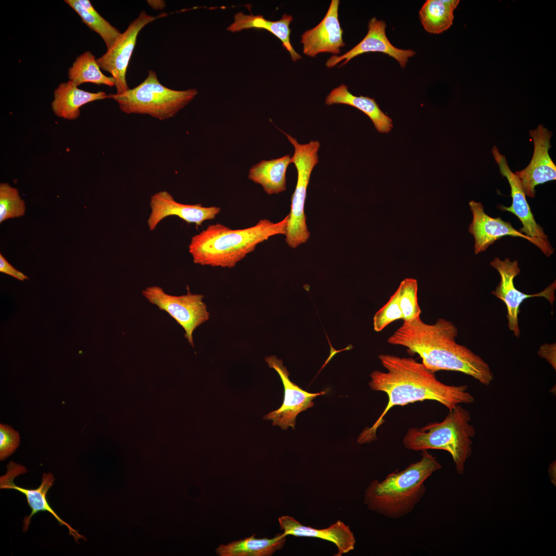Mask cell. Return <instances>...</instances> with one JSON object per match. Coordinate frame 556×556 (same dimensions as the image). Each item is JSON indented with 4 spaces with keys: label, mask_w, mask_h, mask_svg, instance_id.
<instances>
[{
    "label": "cell",
    "mask_w": 556,
    "mask_h": 556,
    "mask_svg": "<svg viewBox=\"0 0 556 556\" xmlns=\"http://www.w3.org/2000/svg\"><path fill=\"white\" fill-rule=\"evenodd\" d=\"M378 357L387 372L373 371L369 385L372 390L386 393L388 402L372 426L367 427L359 435L357 438L359 444L369 443L377 439V429L384 423L386 414L394 406L429 400L441 403L449 411L457 405L475 402L467 385H448L441 382L435 372L412 357L390 354H380Z\"/></svg>",
    "instance_id": "1"
},
{
    "label": "cell",
    "mask_w": 556,
    "mask_h": 556,
    "mask_svg": "<svg viewBox=\"0 0 556 556\" xmlns=\"http://www.w3.org/2000/svg\"><path fill=\"white\" fill-rule=\"evenodd\" d=\"M457 335L458 329L451 321L440 318L429 324L418 317L404 321L387 341L418 354L422 363L435 373L441 370L460 372L483 385H490L494 376L489 365L466 346L458 344Z\"/></svg>",
    "instance_id": "2"
},
{
    "label": "cell",
    "mask_w": 556,
    "mask_h": 556,
    "mask_svg": "<svg viewBox=\"0 0 556 556\" xmlns=\"http://www.w3.org/2000/svg\"><path fill=\"white\" fill-rule=\"evenodd\" d=\"M288 220L289 214L275 223L264 219L242 229L211 224L192 237L189 252L195 264L232 268L259 244L274 235H286Z\"/></svg>",
    "instance_id": "3"
},
{
    "label": "cell",
    "mask_w": 556,
    "mask_h": 556,
    "mask_svg": "<svg viewBox=\"0 0 556 556\" xmlns=\"http://www.w3.org/2000/svg\"><path fill=\"white\" fill-rule=\"evenodd\" d=\"M421 455L419 461L404 470L392 472L381 481L375 479L370 483L363 498L369 510L394 519L413 511L426 493L425 481L442 468L427 450H422Z\"/></svg>",
    "instance_id": "4"
},
{
    "label": "cell",
    "mask_w": 556,
    "mask_h": 556,
    "mask_svg": "<svg viewBox=\"0 0 556 556\" xmlns=\"http://www.w3.org/2000/svg\"><path fill=\"white\" fill-rule=\"evenodd\" d=\"M470 412L457 405L441 422L429 423L422 428L408 429L403 440L408 449L422 451L441 449L452 457L458 474H462L465 464L472 453V439L476 430L470 423Z\"/></svg>",
    "instance_id": "5"
},
{
    "label": "cell",
    "mask_w": 556,
    "mask_h": 556,
    "mask_svg": "<svg viewBox=\"0 0 556 556\" xmlns=\"http://www.w3.org/2000/svg\"><path fill=\"white\" fill-rule=\"evenodd\" d=\"M198 90L179 91L168 88L159 81L157 74L149 71L140 84L121 94L108 95L126 114H147L163 120L174 116L197 95Z\"/></svg>",
    "instance_id": "6"
},
{
    "label": "cell",
    "mask_w": 556,
    "mask_h": 556,
    "mask_svg": "<svg viewBox=\"0 0 556 556\" xmlns=\"http://www.w3.org/2000/svg\"><path fill=\"white\" fill-rule=\"evenodd\" d=\"M282 132L294 148L290 163L294 164L298 173L297 185L291 197V210L285 235L287 245L291 248H296L305 243L310 236L306 223L304 207L311 173L315 166L319 162L318 152L320 144L318 141H311L307 144H301L295 138Z\"/></svg>",
    "instance_id": "7"
},
{
    "label": "cell",
    "mask_w": 556,
    "mask_h": 556,
    "mask_svg": "<svg viewBox=\"0 0 556 556\" xmlns=\"http://www.w3.org/2000/svg\"><path fill=\"white\" fill-rule=\"evenodd\" d=\"M186 294L170 295L157 286L146 288L143 295L160 310L167 312L185 331L184 337L194 347L193 334L201 324L210 318V313L203 301L204 296L193 294L187 288Z\"/></svg>",
    "instance_id": "8"
},
{
    "label": "cell",
    "mask_w": 556,
    "mask_h": 556,
    "mask_svg": "<svg viewBox=\"0 0 556 556\" xmlns=\"http://www.w3.org/2000/svg\"><path fill=\"white\" fill-rule=\"evenodd\" d=\"M166 15L167 13L163 12L153 16L142 11L113 45L97 59L100 68L110 73L113 78L116 94L123 93L129 89L126 72L139 32L148 24Z\"/></svg>",
    "instance_id": "9"
},
{
    "label": "cell",
    "mask_w": 556,
    "mask_h": 556,
    "mask_svg": "<svg viewBox=\"0 0 556 556\" xmlns=\"http://www.w3.org/2000/svg\"><path fill=\"white\" fill-rule=\"evenodd\" d=\"M492 153L498 165L500 173L508 181L512 199L510 206L501 205L498 207L502 211L512 213L517 216L523 225L519 231L531 238L533 244L546 256L549 257L554 252V249L548 241L543 228L536 222L518 178L511 171L506 157L499 152L496 146H494L492 148Z\"/></svg>",
    "instance_id": "10"
},
{
    "label": "cell",
    "mask_w": 556,
    "mask_h": 556,
    "mask_svg": "<svg viewBox=\"0 0 556 556\" xmlns=\"http://www.w3.org/2000/svg\"><path fill=\"white\" fill-rule=\"evenodd\" d=\"M490 265L498 271L500 277L499 283L492 293L506 305L509 329L518 338L520 334L518 325L520 305L526 299L533 297H544L552 305L555 300V281L541 292L526 294L518 290L514 286V279L520 271L516 260L512 262L509 258H506L502 260L496 257Z\"/></svg>",
    "instance_id": "11"
},
{
    "label": "cell",
    "mask_w": 556,
    "mask_h": 556,
    "mask_svg": "<svg viewBox=\"0 0 556 556\" xmlns=\"http://www.w3.org/2000/svg\"><path fill=\"white\" fill-rule=\"evenodd\" d=\"M265 360L269 367L274 369L281 377L284 388V396L282 406L266 414L264 419L271 420L273 425L279 426L284 430L289 427L294 429L298 414L313 407L312 400L317 396L326 393V391L318 393L306 391L289 379V373L283 365L281 359L272 355L266 357Z\"/></svg>",
    "instance_id": "12"
},
{
    "label": "cell",
    "mask_w": 556,
    "mask_h": 556,
    "mask_svg": "<svg viewBox=\"0 0 556 556\" xmlns=\"http://www.w3.org/2000/svg\"><path fill=\"white\" fill-rule=\"evenodd\" d=\"M7 473L0 477V488L15 490L24 494L26 497L27 503L31 509L30 514L26 516L23 519V531L26 532L28 529L30 519L34 515L40 511H47L57 519L60 526L64 525L67 527L69 530V534L73 536L76 542L79 544L78 540L80 538L86 541L85 536L80 534L77 530H74L69 524L63 520L48 502L46 494L54 484L55 481V478L51 473L48 472L43 474L41 483L38 488L28 489L17 486L14 482V479L16 476L27 472L24 466L10 461L7 465Z\"/></svg>",
    "instance_id": "13"
},
{
    "label": "cell",
    "mask_w": 556,
    "mask_h": 556,
    "mask_svg": "<svg viewBox=\"0 0 556 556\" xmlns=\"http://www.w3.org/2000/svg\"><path fill=\"white\" fill-rule=\"evenodd\" d=\"M529 133L534 144L532 158L525 168L515 174L525 195L534 198L536 185L555 180L556 166L549 154L552 133L541 125L536 129L530 130Z\"/></svg>",
    "instance_id": "14"
},
{
    "label": "cell",
    "mask_w": 556,
    "mask_h": 556,
    "mask_svg": "<svg viewBox=\"0 0 556 556\" xmlns=\"http://www.w3.org/2000/svg\"><path fill=\"white\" fill-rule=\"evenodd\" d=\"M386 24L375 17L368 22V31L364 38L351 50L341 56L334 55L326 62L328 68H331L342 60L339 66L346 64L353 58L368 52H380L388 55L395 59L402 68H405L408 59L413 57L415 51L411 49L398 48L390 42L386 33Z\"/></svg>",
    "instance_id": "15"
},
{
    "label": "cell",
    "mask_w": 556,
    "mask_h": 556,
    "mask_svg": "<svg viewBox=\"0 0 556 556\" xmlns=\"http://www.w3.org/2000/svg\"><path fill=\"white\" fill-rule=\"evenodd\" d=\"M151 213L147 220L150 231L154 230L160 221L169 216H177L188 223L201 225L207 220L213 219L221 211L217 206H203L200 204H185L176 201L167 191L158 192L150 198Z\"/></svg>",
    "instance_id": "16"
},
{
    "label": "cell",
    "mask_w": 556,
    "mask_h": 556,
    "mask_svg": "<svg viewBox=\"0 0 556 556\" xmlns=\"http://www.w3.org/2000/svg\"><path fill=\"white\" fill-rule=\"evenodd\" d=\"M340 1L332 0L326 14L314 28L301 36L303 53L315 57L321 53L339 54L340 48L345 45L343 41V30L338 19Z\"/></svg>",
    "instance_id": "17"
},
{
    "label": "cell",
    "mask_w": 556,
    "mask_h": 556,
    "mask_svg": "<svg viewBox=\"0 0 556 556\" xmlns=\"http://www.w3.org/2000/svg\"><path fill=\"white\" fill-rule=\"evenodd\" d=\"M469 205L473 219L468 231L475 239V254L485 251L490 245L505 236L522 237L533 244L531 238L514 229L509 221L487 215L481 202L471 200Z\"/></svg>",
    "instance_id": "18"
},
{
    "label": "cell",
    "mask_w": 556,
    "mask_h": 556,
    "mask_svg": "<svg viewBox=\"0 0 556 556\" xmlns=\"http://www.w3.org/2000/svg\"><path fill=\"white\" fill-rule=\"evenodd\" d=\"M278 520L280 529L286 536L318 538L333 543L337 548L336 556H341L354 549L356 543L354 535L350 526L341 520H337L323 529L306 526L288 515L281 516Z\"/></svg>",
    "instance_id": "19"
},
{
    "label": "cell",
    "mask_w": 556,
    "mask_h": 556,
    "mask_svg": "<svg viewBox=\"0 0 556 556\" xmlns=\"http://www.w3.org/2000/svg\"><path fill=\"white\" fill-rule=\"evenodd\" d=\"M108 98L105 92H90L81 90L68 80L60 83L54 92L51 109L59 117L74 120L79 117L80 108L84 105Z\"/></svg>",
    "instance_id": "20"
},
{
    "label": "cell",
    "mask_w": 556,
    "mask_h": 556,
    "mask_svg": "<svg viewBox=\"0 0 556 556\" xmlns=\"http://www.w3.org/2000/svg\"><path fill=\"white\" fill-rule=\"evenodd\" d=\"M325 103L329 106L345 104L358 109L371 119L379 132L388 133L393 127L392 120L381 110L374 98L355 96L346 85L342 84L334 89L326 96Z\"/></svg>",
    "instance_id": "21"
},
{
    "label": "cell",
    "mask_w": 556,
    "mask_h": 556,
    "mask_svg": "<svg viewBox=\"0 0 556 556\" xmlns=\"http://www.w3.org/2000/svg\"><path fill=\"white\" fill-rule=\"evenodd\" d=\"M290 155L270 160H262L249 169L248 178L260 185L269 195L286 190V173L290 163Z\"/></svg>",
    "instance_id": "22"
},
{
    "label": "cell",
    "mask_w": 556,
    "mask_h": 556,
    "mask_svg": "<svg viewBox=\"0 0 556 556\" xmlns=\"http://www.w3.org/2000/svg\"><path fill=\"white\" fill-rule=\"evenodd\" d=\"M252 536L233 541L227 545H220L216 549L220 556H270L282 549L286 543V535L278 533L272 538H255Z\"/></svg>",
    "instance_id": "23"
},
{
    "label": "cell",
    "mask_w": 556,
    "mask_h": 556,
    "mask_svg": "<svg viewBox=\"0 0 556 556\" xmlns=\"http://www.w3.org/2000/svg\"><path fill=\"white\" fill-rule=\"evenodd\" d=\"M459 0H427L419 11V18L424 29L431 34H439L453 24L454 11Z\"/></svg>",
    "instance_id": "24"
},
{
    "label": "cell",
    "mask_w": 556,
    "mask_h": 556,
    "mask_svg": "<svg viewBox=\"0 0 556 556\" xmlns=\"http://www.w3.org/2000/svg\"><path fill=\"white\" fill-rule=\"evenodd\" d=\"M64 2L78 14L90 29L100 36L107 49L113 45L121 34L119 30L97 12L90 1L65 0Z\"/></svg>",
    "instance_id": "25"
},
{
    "label": "cell",
    "mask_w": 556,
    "mask_h": 556,
    "mask_svg": "<svg viewBox=\"0 0 556 556\" xmlns=\"http://www.w3.org/2000/svg\"><path fill=\"white\" fill-rule=\"evenodd\" d=\"M68 78L78 86L86 82L115 86L113 78L103 74L97 59L90 51H85L77 57L68 70Z\"/></svg>",
    "instance_id": "26"
},
{
    "label": "cell",
    "mask_w": 556,
    "mask_h": 556,
    "mask_svg": "<svg viewBox=\"0 0 556 556\" xmlns=\"http://www.w3.org/2000/svg\"><path fill=\"white\" fill-rule=\"evenodd\" d=\"M397 290L402 319L410 321L420 317L422 310L418 303L417 281L406 278L401 282Z\"/></svg>",
    "instance_id": "27"
},
{
    "label": "cell",
    "mask_w": 556,
    "mask_h": 556,
    "mask_svg": "<svg viewBox=\"0 0 556 556\" xmlns=\"http://www.w3.org/2000/svg\"><path fill=\"white\" fill-rule=\"evenodd\" d=\"M26 205L18 190L8 183L0 184V223L25 215Z\"/></svg>",
    "instance_id": "28"
},
{
    "label": "cell",
    "mask_w": 556,
    "mask_h": 556,
    "mask_svg": "<svg viewBox=\"0 0 556 556\" xmlns=\"http://www.w3.org/2000/svg\"><path fill=\"white\" fill-rule=\"evenodd\" d=\"M400 319H402V313L396 290L389 301L375 313L373 318L374 329L380 332L392 322Z\"/></svg>",
    "instance_id": "29"
},
{
    "label": "cell",
    "mask_w": 556,
    "mask_h": 556,
    "mask_svg": "<svg viewBox=\"0 0 556 556\" xmlns=\"http://www.w3.org/2000/svg\"><path fill=\"white\" fill-rule=\"evenodd\" d=\"M292 20V15L284 14L279 20L271 21L268 31L281 40L283 47L289 53L292 60L297 61L302 59V57L294 49L290 41L289 25Z\"/></svg>",
    "instance_id": "30"
},
{
    "label": "cell",
    "mask_w": 556,
    "mask_h": 556,
    "mask_svg": "<svg viewBox=\"0 0 556 556\" xmlns=\"http://www.w3.org/2000/svg\"><path fill=\"white\" fill-rule=\"evenodd\" d=\"M272 21L266 20L262 15L246 14L242 12L234 15V22L227 29L236 32L245 29H265L269 31Z\"/></svg>",
    "instance_id": "31"
},
{
    "label": "cell",
    "mask_w": 556,
    "mask_h": 556,
    "mask_svg": "<svg viewBox=\"0 0 556 556\" xmlns=\"http://www.w3.org/2000/svg\"><path fill=\"white\" fill-rule=\"evenodd\" d=\"M19 433L11 426L0 424V460H4L16 450L20 444Z\"/></svg>",
    "instance_id": "32"
},
{
    "label": "cell",
    "mask_w": 556,
    "mask_h": 556,
    "mask_svg": "<svg viewBox=\"0 0 556 556\" xmlns=\"http://www.w3.org/2000/svg\"><path fill=\"white\" fill-rule=\"evenodd\" d=\"M0 272L10 275L20 281L28 279V277L13 267L0 253Z\"/></svg>",
    "instance_id": "33"
},
{
    "label": "cell",
    "mask_w": 556,
    "mask_h": 556,
    "mask_svg": "<svg viewBox=\"0 0 556 556\" xmlns=\"http://www.w3.org/2000/svg\"><path fill=\"white\" fill-rule=\"evenodd\" d=\"M538 355L546 359L552 367L555 369V345L554 344H545L542 345L538 353Z\"/></svg>",
    "instance_id": "34"
},
{
    "label": "cell",
    "mask_w": 556,
    "mask_h": 556,
    "mask_svg": "<svg viewBox=\"0 0 556 556\" xmlns=\"http://www.w3.org/2000/svg\"><path fill=\"white\" fill-rule=\"evenodd\" d=\"M147 3L154 9L161 10L165 6V3L163 1H147Z\"/></svg>",
    "instance_id": "35"
}]
</instances>
